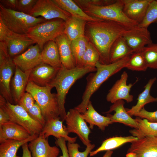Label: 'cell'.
<instances>
[{
    "label": "cell",
    "instance_id": "cell-1",
    "mask_svg": "<svg viewBox=\"0 0 157 157\" xmlns=\"http://www.w3.org/2000/svg\"><path fill=\"white\" fill-rule=\"evenodd\" d=\"M88 22L90 35L99 54V62L103 64H109L110 51L113 44L130 28L110 20L100 19Z\"/></svg>",
    "mask_w": 157,
    "mask_h": 157
},
{
    "label": "cell",
    "instance_id": "cell-2",
    "mask_svg": "<svg viewBox=\"0 0 157 157\" xmlns=\"http://www.w3.org/2000/svg\"><path fill=\"white\" fill-rule=\"evenodd\" d=\"M130 56L108 64H103L98 62L95 65L96 72L90 76L87 81L81 102L75 108L81 114L84 113L94 93L109 78L125 67Z\"/></svg>",
    "mask_w": 157,
    "mask_h": 157
},
{
    "label": "cell",
    "instance_id": "cell-3",
    "mask_svg": "<svg viewBox=\"0 0 157 157\" xmlns=\"http://www.w3.org/2000/svg\"><path fill=\"white\" fill-rule=\"evenodd\" d=\"M96 71V68L76 67L69 69L63 66L58 70L49 85L56 89L61 121H65L66 117L65 104L66 95L70 88L77 80L88 73Z\"/></svg>",
    "mask_w": 157,
    "mask_h": 157
},
{
    "label": "cell",
    "instance_id": "cell-4",
    "mask_svg": "<svg viewBox=\"0 0 157 157\" xmlns=\"http://www.w3.org/2000/svg\"><path fill=\"white\" fill-rule=\"evenodd\" d=\"M50 85L42 87L29 81L25 91L30 93L40 107L46 122L60 117V111L56 93H52Z\"/></svg>",
    "mask_w": 157,
    "mask_h": 157
},
{
    "label": "cell",
    "instance_id": "cell-5",
    "mask_svg": "<svg viewBox=\"0 0 157 157\" xmlns=\"http://www.w3.org/2000/svg\"><path fill=\"white\" fill-rule=\"evenodd\" d=\"M123 6V0H117L106 6H90L83 8L87 14L95 18L115 22L129 28L138 26V23L124 14Z\"/></svg>",
    "mask_w": 157,
    "mask_h": 157
},
{
    "label": "cell",
    "instance_id": "cell-6",
    "mask_svg": "<svg viewBox=\"0 0 157 157\" xmlns=\"http://www.w3.org/2000/svg\"><path fill=\"white\" fill-rule=\"evenodd\" d=\"M0 19L10 30L21 34H26L31 28L47 20L41 17H35L22 12L6 8L1 3Z\"/></svg>",
    "mask_w": 157,
    "mask_h": 157
},
{
    "label": "cell",
    "instance_id": "cell-7",
    "mask_svg": "<svg viewBox=\"0 0 157 157\" xmlns=\"http://www.w3.org/2000/svg\"><path fill=\"white\" fill-rule=\"evenodd\" d=\"M65 21L60 19L46 20L31 28L26 34L40 50L50 41H55L58 36L63 33Z\"/></svg>",
    "mask_w": 157,
    "mask_h": 157
},
{
    "label": "cell",
    "instance_id": "cell-8",
    "mask_svg": "<svg viewBox=\"0 0 157 157\" xmlns=\"http://www.w3.org/2000/svg\"><path fill=\"white\" fill-rule=\"evenodd\" d=\"M0 108L8 115L10 121L22 126L31 135L39 136L43 126L33 119L22 106L10 103L0 95Z\"/></svg>",
    "mask_w": 157,
    "mask_h": 157
},
{
    "label": "cell",
    "instance_id": "cell-9",
    "mask_svg": "<svg viewBox=\"0 0 157 157\" xmlns=\"http://www.w3.org/2000/svg\"><path fill=\"white\" fill-rule=\"evenodd\" d=\"M16 66L9 55L5 43L0 42V91L2 95L10 103L14 101L10 90V83Z\"/></svg>",
    "mask_w": 157,
    "mask_h": 157
},
{
    "label": "cell",
    "instance_id": "cell-10",
    "mask_svg": "<svg viewBox=\"0 0 157 157\" xmlns=\"http://www.w3.org/2000/svg\"><path fill=\"white\" fill-rule=\"evenodd\" d=\"M0 42L6 44L10 56L13 58L26 51L35 44L26 34L14 32L8 28L0 19Z\"/></svg>",
    "mask_w": 157,
    "mask_h": 157
},
{
    "label": "cell",
    "instance_id": "cell-11",
    "mask_svg": "<svg viewBox=\"0 0 157 157\" xmlns=\"http://www.w3.org/2000/svg\"><path fill=\"white\" fill-rule=\"evenodd\" d=\"M65 121L67 133H76L86 146L91 144L89 136L91 131L86 122L81 117V114L75 108L70 109L67 113Z\"/></svg>",
    "mask_w": 157,
    "mask_h": 157
},
{
    "label": "cell",
    "instance_id": "cell-12",
    "mask_svg": "<svg viewBox=\"0 0 157 157\" xmlns=\"http://www.w3.org/2000/svg\"><path fill=\"white\" fill-rule=\"evenodd\" d=\"M28 15L35 17L40 16L47 20L60 19L65 21L71 16L53 0H37Z\"/></svg>",
    "mask_w": 157,
    "mask_h": 157
},
{
    "label": "cell",
    "instance_id": "cell-13",
    "mask_svg": "<svg viewBox=\"0 0 157 157\" xmlns=\"http://www.w3.org/2000/svg\"><path fill=\"white\" fill-rule=\"evenodd\" d=\"M138 25L127 29L122 36L133 53L141 51L144 47L152 43L147 28Z\"/></svg>",
    "mask_w": 157,
    "mask_h": 157
},
{
    "label": "cell",
    "instance_id": "cell-14",
    "mask_svg": "<svg viewBox=\"0 0 157 157\" xmlns=\"http://www.w3.org/2000/svg\"><path fill=\"white\" fill-rule=\"evenodd\" d=\"M126 157H157V139L147 136L131 143Z\"/></svg>",
    "mask_w": 157,
    "mask_h": 157
},
{
    "label": "cell",
    "instance_id": "cell-15",
    "mask_svg": "<svg viewBox=\"0 0 157 157\" xmlns=\"http://www.w3.org/2000/svg\"><path fill=\"white\" fill-rule=\"evenodd\" d=\"M41 52L37 44H33L23 53L13 58V61L15 66L22 71L31 70L42 63Z\"/></svg>",
    "mask_w": 157,
    "mask_h": 157
},
{
    "label": "cell",
    "instance_id": "cell-16",
    "mask_svg": "<svg viewBox=\"0 0 157 157\" xmlns=\"http://www.w3.org/2000/svg\"><path fill=\"white\" fill-rule=\"evenodd\" d=\"M128 76L127 73L124 72L120 79L116 81L109 90L106 97L108 102L113 104L120 100H124L128 103L133 101V96L130 94L133 84H127Z\"/></svg>",
    "mask_w": 157,
    "mask_h": 157
},
{
    "label": "cell",
    "instance_id": "cell-17",
    "mask_svg": "<svg viewBox=\"0 0 157 157\" xmlns=\"http://www.w3.org/2000/svg\"><path fill=\"white\" fill-rule=\"evenodd\" d=\"M59 69L42 63L31 70L29 81L40 86L49 85Z\"/></svg>",
    "mask_w": 157,
    "mask_h": 157
},
{
    "label": "cell",
    "instance_id": "cell-18",
    "mask_svg": "<svg viewBox=\"0 0 157 157\" xmlns=\"http://www.w3.org/2000/svg\"><path fill=\"white\" fill-rule=\"evenodd\" d=\"M152 0H123V11L130 19L138 24L143 20Z\"/></svg>",
    "mask_w": 157,
    "mask_h": 157
},
{
    "label": "cell",
    "instance_id": "cell-19",
    "mask_svg": "<svg viewBox=\"0 0 157 157\" xmlns=\"http://www.w3.org/2000/svg\"><path fill=\"white\" fill-rule=\"evenodd\" d=\"M65 127L60 117L50 119L46 122L39 135L42 136L46 138H47L50 136H53L57 139L63 138L69 142L75 143L77 137L69 136Z\"/></svg>",
    "mask_w": 157,
    "mask_h": 157
},
{
    "label": "cell",
    "instance_id": "cell-20",
    "mask_svg": "<svg viewBox=\"0 0 157 157\" xmlns=\"http://www.w3.org/2000/svg\"><path fill=\"white\" fill-rule=\"evenodd\" d=\"M28 147L32 157H57L60 152L57 147L49 145L48 138L40 135L29 142Z\"/></svg>",
    "mask_w": 157,
    "mask_h": 157
},
{
    "label": "cell",
    "instance_id": "cell-21",
    "mask_svg": "<svg viewBox=\"0 0 157 157\" xmlns=\"http://www.w3.org/2000/svg\"><path fill=\"white\" fill-rule=\"evenodd\" d=\"M124 102L123 100H118L113 103L107 112V115L113 123L118 122L134 129L137 128L135 119L132 118L124 108Z\"/></svg>",
    "mask_w": 157,
    "mask_h": 157
},
{
    "label": "cell",
    "instance_id": "cell-22",
    "mask_svg": "<svg viewBox=\"0 0 157 157\" xmlns=\"http://www.w3.org/2000/svg\"><path fill=\"white\" fill-rule=\"evenodd\" d=\"M31 70L24 72L16 66L10 83L11 92L14 102L18 104L29 81Z\"/></svg>",
    "mask_w": 157,
    "mask_h": 157
},
{
    "label": "cell",
    "instance_id": "cell-23",
    "mask_svg": "<svg viewBox=\"0 0 157 157\" xmlns=\"http://www.w3.org/2000/svg\"><path fill=\"white\" fill-rule=\"evenodd\" d=\"M31 135L24 127L11 121L0 127V143L8 139L26 140Z\"/></svg>",
    "mask_w": 157,
    "mask_h": 157
},
{
    "label": "cell",
    "instance_id": "cell-24",
    "mask_svg": "<svg viewBox=\"0 0 157 157\" xmlns=\"http://www.w3.org/2000/svg\"><path fill=\"white\" fill-rule=\"evenodd\" d=\"M54 41L58 47L63 66L69 69L76 67L72 50L71 41L67 36L63 33L57 37Z\"/></svg>",
    "mask_w": 157,
    "mask_h": 157
},
{
    "label": "cell",
    "instance_id": "cell-25",
    "mask_svg": "<svg viewBox=\"0 0 157 157\" xmlns=\"http://www.w3.org/2000/svg\"><path fill=\"white\" fill-rule=\"evenodd\" d=\"M81 117L86 122L89 124L90 129H93L96 126L102 131L113 123L109 117L102 116L98 113L94 108L91 102H89L86 111L81 114Z\"/></svg>",
    "mask_w": 157,
    "mask_h": 157
},
{
    "label": "cell",
    "instance_id": "cell-26",
    "mask_svg": "<svg viewBox=\"0 0 157 157\" xmlns=\"http://www.w3.org/2000/svg\"><path fill=\"white\" fill-rule=\"evenodd\" d=\"M42 62L56 69L62 66L58 46L54 41H50L44 45L41 52Z\"/></svg>",
    "mask_w": 157,
    "mask_h": 157
},
{
    "label": "cell",
    "instance_id": "cell-27",
    "mask_svg": "<svg viewBox=\"0 0 157 157\" xmlns=\"http://www.w3.org/2000/svg\"><path fill=\"white\" fill-rule=\"evenodd\" d=\"M135 119L138 127L129 131L132 135L138 139L147 136L157 138V122H150L138 117Z\"/></svg>",
    "mask_w": 157,
    "mask_h": 157
},
{
    "label": "cell",
    "instance_id": "cell-28",
    "mask_svg": "<svg viewBox=\"0 0 157 157\" xmlns=\"http://www.w3.org/2000/svg\"><path fill=\"white\" fill-rule=\"evenodd\" d=\"M86 22L71 16L65 21L63 33L71 41L84 36Z\"/></svg>",
    "mask_w": 157,
    "mask_h": 157
},
{
    "label": "cell",
    "instance_id": "cell-29",
    "mask_svg": "<svg viewBox=\"0 0 157 157\" xmlns=\"http://www.w3.org/2000/svg\"><path fill=\"white\" fill-rule=\"evenodd\" d=\"M156 77L150 79L144 87V90L140 94L137 98L136 105L130 109L126 110L128 113L132 116L139 112L146 104L150 103L157 102V97L151 96L150 93L151 87L156 80Z\"/></svg>",
    "mask_w": 157,
    "mask_h": 157
},
{
    "label": "cell",
    "instance_id": "cell-30",
    "mask_svg": "<svg viewBox=\"0 0 157 157\" xmlns=\"http://www.w3.org/2000/svg\"><path fill=\"white\" fill-rule=\"evenodd\" d=\"M53 0L62 9L69 13L72 16L87 22L100 19L88 15L72 0Z\"/></svg>",
    "mask_w": 157,
    "mask_h": 157
},
{
    "label": "cell",
    "instance_id": "cell-31",
    "mask_svg": "<svg viewBox=\"0 0 157 157\" xmlns=\"http://www.w3.org/2000/svg\"><path fill=\"white\" fill-rule=\"evenodd\" d=\"M138 139V138L132 135L124 137H115L108 138L104 140L101 145L95 150L91 151L90 153V156H93L101 151L115 149L126 143H131Z\"/></svg>",
    "mask_w": 157,
    "mask_h": 157
},
{
    "label": "cell",
    "instance_id": "cell-32",
    "mask_svg": "<svg viewBox=\"0 0 157 157\" xmlns=\"http://www.w3.org/2000/svg\"><path fill=\"white\" fill-rule=\"evenodd\" d=\"M133 53L122 36L118 38L113 44L110 51V63L115 62Z\"/></svg>",
    "mask_w": 157,
    "mask_h": 157
},
{
    "label": "cell",
    "instance_id": "cell-33",
    "mask_svg": "<svg viewBox=\"0 0 157 157\" xmlns=\"http://www.w3.org/2000/svg\"><path fill=\"white\" fill-rule=\"evenodd\" d=\"M38 136L32 135L23 141L6 140L0 144V157H20L17 154L19 148L24 144L30 142Z\"/></svg>",
    "mask_w": 157,
    "mask_h": 157
},
{
    "label": "cell",
    "instance_id": "cell-34",
    "mask_svg": "<svg viewBox=\"0 0 157 157\" xmlns=\"http://www.w3.org/2000/svg\"><path fill=\"white\" fill-rule=\"evenodd\" d=\"M88 42L85 36L71 41L72 53L76 67H81V59Z\"/></svg>",
    "mask_w": 157,
    "mask_h": 157
},
{
    "label": "cell",
    "instance_id": "cell-35",
    "mask_svg": "<svg viewBox=\"0 0 157 157\" xmlns=\"http://www.w3.org/2000/svg\"><path fill=\"white\" fill-rule=\"evenodd\" d=\"M99 60V55L97 50L94 46L89 42L81 59V67L96 68V65Z\"/></svg>",
    "mask_w": 157,
    "mask_h": 157
},
{
    "label": "cell",
    "instance_id": "cell-36",
    "mask_svg": "<svg viewBox=\"0 0 157 157\" xmlns=\"http://www.w3.org/2000/svg\"><path fill=\"white\" fill-rule=\"evenodd\" d=\"M135 71H145L148 68L141 51L133 53L127 62L125 67Z\"/></svg>",
    "mask_w": 157,
    "mask_h": 157
},
{
    "label": "cell",
    "instance_id": "cell-37",
    "mask_svg": "<svg viewBox=\"0 0 157 157\" xmlns=\"http://www.w3.org/2000/svg\"><path fill=\"white\" fill-rule=\"evenodd\" d=\"M148 68L157 69V44L151 43L141 51Z\"/></svg>",
    "mask_w": 157,
    "mask_h": 157
},
{
    "label": "cell",
    "instance_id": "cell-38",
    "mask_svg": "<svg viewBox=\"0 0 157 157\" xmlns=\"http://www.w3.org/2000/svg\"><path fill=\"white\" fill-rule=\"evenodd\" d=\"M157 22V0H152L142 22L138 25L140 27L148 28L151 24Z\"/></svg>",
    "mask_w": 157,
    "mask_h": 157
},
{
    "label": "cell",
    "instance_id": "cell-39",
    "mask_svg": "<svg viewBox=\"0 0 157 157\" xmlns=\"http://www.w3.org/2000/svg\"><path fill=\"white\" fill-rule=\"evenodd\" d=\"M69 157H88L90 152L95 147L94 144H90L86 146L85 150L80 152L79 148L80 147L78 143L68 142L67 145Z\"/></svg>",
    "mask_w": 157,
    "mask_h": 157
},
{
    "label": "cell",
    "instance_id": "cell-40",
    "mask_svg": "<svg viewBox=\"0 0 157 157\" xmlns=\"http://www.w3.org/2000/svg\"><path fill=\"white\" fill-rule=\"evenodd\" d=\"M37 0H18L16 11L28 14Z\"/></svg>",
    "mask_w": 157,
    "mask_h": 157
},
{
    "label": "cell",
    "instance_id": "cell-41",
    "mask_svg": "<svg viewBox=\"0 0 157 157\" xmlns=\"http://www.w3.org/2000/svg\"><path fill=\"white\" fill-rule=\"evenodd\" d=\"M116 0H74L83 8L90 6H103L113 3Z\"/></svg>",
    "mask_w": 157,
    "mask_h": 157
},
{
    "label": "cell",
    "instance_id": "cell-42",
    "mask_svg": "<svg viewBox=\"0 0 157 157\" xmlns=\"http://www.w3.org/2000/svg\"><path fill=\"white\" fill-rule=\"evenodd\" d=\"M27 112L33 119L39 122L44 126L46 121L43 116L40 107L36 102Z\"/></svg>",
    "mask_w": 157,
    "mask_h": 157
},
{
    "label": "cell",
    "instance_id": "cell-43",
    "mask_svg": "<svg viewBox=\"0 0 157 157\" xmlns=\"http://www.w3.org/2000/svg\"><path fill=\"white\" fill-rule=\"evenodd\" d=\"M35 102V101L32 95L26 92H24L21 97L17 104L22 106L27 112Z\"/></svg>",
    "mask_w": 157,
    "mask_h": 157
},
{
    "label": "cell",
    "instance_id": "cell-44",
    "mask_svg": "<svg viewBox=\"0 0 157 157\" xmlns=\"http://www.w3.org/2000/svg\"><path fill=\"white\" fill-rule=\"evenodd\" d=\"M134 116L146 119L150 122H157V110L153 112H149L146 110L144 107Z\"/></svg>",
    "mask_w": 157,
    "mask_h": 157
},
{
    "label": "cell",
    "instance_id": "cell-45",
    "mask_svg": "<svg viewBox=\"0 0 157 157\" xmlns=\"http://www.w3.org/2000/svg\"><path fill=\"white\" fill-rule=\"evenodd\" d=\"M66 141L63 138H57L56 140L55 143L57 146L60 148L62 153V155L59 157H69L66 144Z\"/></svg>",
    "mask_w": 157,
    "mask_h": 157
},
{
    "label": "cell",
    "instance_id": "cell-46",
    "mask_svg": "<svg viewBox=\"0 0 157 157\" xmlns=\"http://www.w3.org/2000/svg\"><path fill=\"white\" fill-rule=\"evenodd\" d=\"M18 0H0V3L6 8L16 10Z\"/></svg>",
    "mask_w": 157,
    "mask_h": 157
},
{
    "label": "cell",
    "instance_id": "cell-47",
    "mask_svg": "<svg viewBox=\"0 0 157 157\" xmlns=\"http://www.w3.org/2000/svg\"><path fill=\"white\" fill-rule=\"evenodd\" d=\"M10 121L8 115L2 108H0V127Z\"/></svg>",
    "mask_w": 157,
    "mask_h": 157
},
{
    "label": "cell",
    "instance_id": "cell-48",
    "mask_svg": "<svg viewBox=\"0 0 157 157\" xmlns=\"http://www.w3.org/2000/svg\"><path fill=\"white\" fill-rule=\"evenodd\" d=\"M28 143L24 144L22 146V157H32L31 152L29 149Z\"/></svg>",
    "mask_w": 157,
    "mask_h": 157
},
{
    "label": "cell",
    "instance_id": "cell-49",
    "mask_svg": "<svg viewBox=\"0 0 157 157\" xmlns=\"http://www.w3.org/2000/svg\"><path fill=\"white\" fill-rule=\"evenodd\" d=\"M113 152L111 150H108L106 151L103 155V157H111Z\"/></svg>",
    "mask_w": 157,
    "mask_h": 157
},
{
    "label": "cell",
    "instance_id": "cell-50",
    "mask_svg": "<svg viewBox=\"0 0 157 157\" xmlns=\"http://www.w3.org/2000/svg\"></svg>",
    "mask_w": 157,
    "mask_h": 157
}]
</instances>
